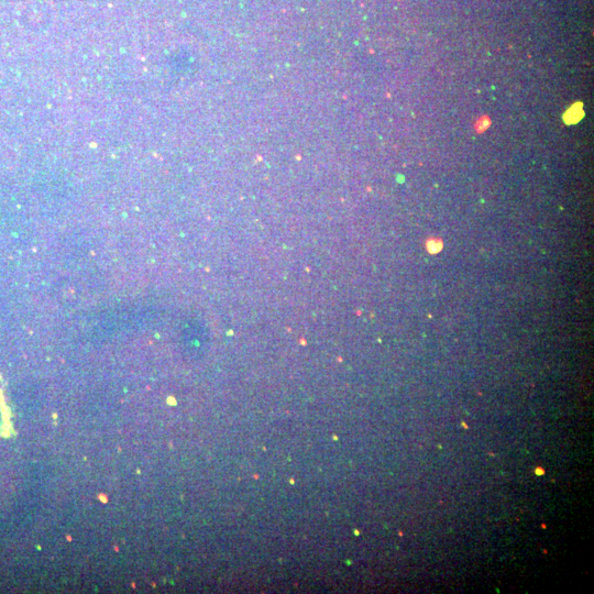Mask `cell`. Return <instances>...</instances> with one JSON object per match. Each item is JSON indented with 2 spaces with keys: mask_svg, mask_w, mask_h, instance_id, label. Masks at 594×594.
<instances>
[{
  "mask_svg": "<svg viewBox=\"0 0 594 594\" xmlns=\"http://www.w3.org/2000/svg\"><path fill=\"white\" fill-rule=\"evenodd\" d=\"M583 114L582 111V105L576 103L572 108L569 109V111L564 116V121L566 123H575L578 122Z\"/></svg>",
  "mask_w": 594,
  "mask_h": 594,
  "instance_id": "obj_1",
  "label": "cell"
}]
</instances>
